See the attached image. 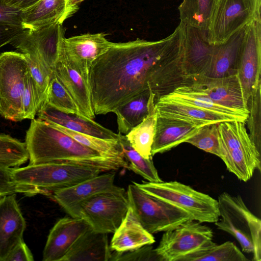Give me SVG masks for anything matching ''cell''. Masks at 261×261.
<instances>
[{"mask_svg": "<svg viewBox=\"0 0 261 261\" xmlns=\"http://www.w3.org/2000/svg\"><path fill=\"white\" fill-rule=\"evenodd\" d=\"M186 25L180 22L165 38L114 43L92 63L88 86L95 115L113 112L149 89L155 102L188 84L182 58Z\"/></svg>", "mask_w": 261, "mask_h": 261, "instance_id": "6da1fadb", "label": "cell"}, {"mask_svg": "<svg viewBox=\"0 0 261 261\" xmlns=\"http://www.w3.org/2000/svg\"><path fill=\"white\" fill-rule=\"evenodd\" d=\"M25 143L29 164L69 162L95 166L103 171L121 168L129 169L127 161L104 157L52 124L37 118L31 120Z\"/></svg>", "mask_w": 261, "mask_h": 261, "instance_id": "7a4b0ae2", "label": "cell"}, {"mask_svg": "<svg viewBox=\"0 0 261 261\" xmlns=\"http://www.w3.org/2000/svg\"><path fill=\"white\" fill-rule=\"evenodd\" d=\"M218 229L232 236L242 251L251 253L253 260H261V221L247 207L242 198L223 192L218 198Z\"/></svg>", "mask_w": 261, "mask_h": 261, "instance_id": "3957f363", "label": "cell"}, {"mask_svg": "<svg viewBox=\"0 0 261 261\" xmlns=\"http://www.w3.org/2000/svg\"><path fill=\"white\" fill-rule=\"evenodd\" d=\"M101 172L103 171L95 166L74 162H55L13 168L12 176L20 185L49 193L76 184Z\"/></svg>", "mask_w": 261, "mask_h": 261, "instance_id": "277c9868", "label": "cell"}, {"mask_svg": "<svg viewBox=\"0 0 261 261\" xmlns=\"http://www.w3.org/2000/svg\"><path fill=\"white\" fill-rule=\"evenodd\" d=\"M147 194L187 213L201 223H215L219 219L218 200L177 181L133 182Z\"/></svg>", "mask_w": 261, "mask_h": 261, "instance_id": "5b68a950", "label": "cell"}, {"mask_svg": "<svg viewBox=\"0 0 261 261\" xmlns=\"http://www.w3.org/2000/svg\"><path fill=\"white\" fill-rule=\"evenodd\" d=\"M129 207L126 192L117 186L82 202L71 217L83 219L93 230L108 234L116 231Z\"/></svg>", "mask_w": 261, "mask_h": 261, "instance_id": "8992f818", "label": "cell"}, {"mask_svg": "<svg viewBox=\"0 0 261 261\" xmlns=\"http://www.w3.org/2000/svg\"><path fill=\"white\" fill-rule=\"evenodd\" d=\"M261 0H217L206 37L212 45L225 42L253 21L261 20Z\"/></svg>", "mask_w": 261, "mask_h": 261, "instance_id": "52a82bcc", "label": "cell"}, {"mask_svg": "<svg viewBox=\"0 0 261 261\" xmlns=\"http://www.w3.org/2000/svg\"><path fill=\"white\" fill-rule=\"evenodd\" d=\"M28 72L22 53L8 51L0 54V115L6 120L24 119L22 97Z\"/></svg>", "mask_w": 261, "mask_h": 261, "instance_id": "ba28073f", "label": "cell"}, {"mask_svg": "<svg viewBox=\"0 0 261 261\" xmlns=\"http://www.w3.org/2000/svg\"><path fill=\"white\" fill-rule=\"evenodd\" d=\"M126 194L135 215L151 234L166 231L192 220L186 212L147 194L134 183L128 185Z\"/></svg>", "mask_w": 261, "mask_h": 261, "instance_id": "9c48e42d", "label": "cell"}, {"mask_svg": "<svg viewBox=\"0 0 261 261\" xmlns=\"http://www.w3.org/2000/svg\"><path fill=\"white\" fill-rule=\"evenodd\" d=\"M194 220L164 231L154 252L161 261H182L186 257L215 243L208 226Z\"/></svg>", "mask_w": 261, "mask_h": 261, "instance_id": "30bf717a", "label": "cell"}, {"mask_svg": "<svg viewBox=\"0 0 261 261\" xmlns=\"http://www.w3.org/2000/svg\"><path fill=\"white\" fill-rule=\"evenodd\" d=\"M65 37L62 24L55 23L40 28L25 29L10 44L20 53L37 54L53 73Z\"/></svg>", "mask_w": 261, "mask_h": 261, "instance_id": "8fae6325", "label": "cell"}, {"mask_svg": "<svg viewBox=\"0 0 261 261\" xmlns=\"http://www.w3.org/2000/svg\"><path fill=\"white\" fill-rule=\"evenodd\" d=\"M261 20L248 24L238 65L237 75L245 102L261 85Z\"/></svg>", "mask_w": 261, "mask_h": 261, "instance_id": "7c38bea8", "label": "cell"}, {"mask_svg": "<svg viewBox=\"0 0 261 261\" xmlns=\"http://www.w3.org/2000/svg\"><path fill=\"white\" fill-rule=\"evenodd\" d=\"M113 44L103 33H87L64 37L62 51L69 63L88 84L89 73L92 63Z\"/></svg>", "mask_w": 261, "mask_h": 261, "instance_id": "4fadbf2b", "label": "cell"}, {"mask_svg": "<svg viewBox=\"0 0 261 261\" xmlns=\"http://www.w3.org/2000/svg\"><path fill=\"white\" fill-rule=\"evenodd\" d=\"M189 86L194 90L205 94L221 105L236 109L249 110L243 98L237 74L217 78L196 75L190 79Z\"/></svg>", "mask_w": 261, "mask_h": 261, "instance_id": "5bb4252c", "label": "cell"}, {"mask_svg": "<svg viewBox=\"0 0 261 261\" xmlns=\"http://www.w3.org/2000/svg\"><path fill=\"white\" fill-rule=\"evenodd\" d=\"M25 228V220L16 200V194L0 198V261H6L23 241Z\"/></svg>", "mask_w": 261, "mask_h": 261, "instance_id": "9a60e30c", "label": "cell"}, {"mask_svg": "<svg viewBox=\"0 0 261 261\" xmlns=\"http://www.w3.org/2000/svg\"><path fill=\"white\" fill-rule=\"evenodd\" d=\"M90 228L83 219L65 217L51 229L43 251V261H62L79 238Z\"/></svg>", "mask_w": 261, "mask_h": 261, "instance_id": "2e32d148", "label": "cell"}, {"mask_svg": "<svg viewBox=\"0 0 261 261\" xmlns=\"http://www.w3.org/2000/svg\"><path fill=\"white\" fill-rule=\"evenodd\" d=\"M115 174V172L111 171L72 186L56 190L53 191V197L71 217L76 208L85 200L116 188L114 185Z\"/></svg>", "mask_w": 261, "mask_h": 261, "instance_id": "e0dca14e", "label": "cell"}, {"mask_svg": "<svg viewBox=\"0 0 261 261\" xmlns=\"http://www.w3.org/2000/svg\"><path fill=\"white\" fill-rule=\"evenodd\" d=\"M214 48L215 46L207 41L206 31L186 25L182 67L189 84L191 77L204 74L210 65Z\"/></svg>", "mask_w": 261, "mask_h": 261, "instance_id": "ac0fdd59", "label": "cell"}, {"mask_svg": "<svg viewBox=\"0 0 261 261\" xmlns=\"http://www.w3.org/2000/svg\"><path fill=\"white\" fill-rule=\"evenodd\" d=\"M53 73L73 98L81 114L85 118L93 119L95 114L88 84L66 59L62 47Z\"/></svg>", "mask_w": 261, "mask_h": 261, "instance_id": "d6986e66", "label": "cell"}, {"mask_svg": "<svg viewBox=\"0 0 261 261\" xmlns=\"http://www.w3.org/2000/svg\"><path fill=\"white\" fill-rule=\"evenodd\" d=\"M37 119L56 124L71 130L103 139H118L119 134H116L93 119L80 115L67 114L61 112L44 103L37 111Z\"/></svg>", "mask_w": 261, "mask_h": 261, "instance_id": "ffe728a7", "label": "cell"}, {"mask_svg": "<svg viewBox=\"0 0 261 261\" xmlns=\"http://www.w3.org/2000/svg\"><path fill=\"white\" fill-rule=\"evenodd\" d=\"M247 25L235 33L224 43L215 46L210 65L203 75L217 78L237 74Z\"/></svg>", "mask_w": 261, "mask_h": 261, "instance_id": "44dd1931", "label": "cell"}, {"mask_svg": "<svg viewBox=\"0 0 261 261\" xmlns=\"http://www.w3.org/2000/svg\"><path fill=\"white\" fill-rule=\"evenodd\" d=\"M196 108L213 113L226 118L229 121H240L246 123L249 110L233 109L221 105L205 94L194 90L188 85L176 88L173 92L161 97Z\"/></svg>", "mask_w": 261, "mask_h": 261, "instance_id": "7402d4cb", "label": "cell"}, {"mask_svg": "<svg viewBox=\"0 0 261 261\" xmlns=\"http://www.w3.org/2000/svg\"><path fill=\"white\" fill-rule=\"evenodd\" d=\"M201 127L157 115L151 155L171 150L195 135Z\"/></svg>", "mask_w": 261, "mask_h": 261, "instance_id": "603a6c76", "label": "cell"}, {"mask_svg": "<svg viewBox=\"0 0 261 261\" xmlns=\"http://www.w3.org/2000/svg\"><path fill=\"white\" fill-rule=\"evenodd\" d=\"M110 249L116 252L135 250L155 242L152 234L142 226L129 206L121 224L113 233Z\"/></svg>", "mask_w": 261, "mask_h": 261, "instance_id": "cb8c5ba5", "label": "cell"}, {"mask_svg": "<svg viewBox=\"0 0 261 261\" xmlns=\"http://www.w3.org/2000/svg\"><path fill=\"white\" fill-rule=\"evenodd\" d=\"M108 234L90 228L75 242L62 261H110Z\"/></svg>", "mask_w": 261, "mask_h": 261, "instance_id": "d4e9b609", "label": "cell"}, {"mask_svg": "<svg viewBox=\"0 0 261 261\" xmlns=\"http://www.w3.org/2000/svg\"><path fill=\"white\" fill-rule=\"evenodd\" d=\"M154 109L157 115L160 117L185 121L199 127L229 121L218 114L162 98L155 102Z\"/></svg>", "mask_w": 261, "mask_h": 261, "instance_id": "484cf974", "label": "cell"}, {"mask_svg": "<svg viewBox=\"0 0 261 261\" xmlns=\"http://www.w3.org/2000/svg\"><path fill=\"white\" fill-rule=\"evenodd\" d=\"M155 103L153 94L147 89L117 107L113 113L117 116L119 133L125 135L140 124Z\"/></svg>", "mask_w": 261, "mask_h": 261, "instance_id": "4316f807", "label": "cell"}, {"mask_svg": "<svg viewBox=\"0 0 261 261\" xmlns=\"http://www.w3.org/2000/svg\"><path fill=\"white\" fill-rule=\"evenodd\" d=\"M67 0H40L22 10L21 18L25 29L40 28L53 24H63L68 18Z\"/></svg>", "mask_w": 261, "mask_h": 261, "instance_id": "83f0119b", "label": "cell"}, {"mask_svg": "<svg viewBox=\"0 0 261 261\" xmlns=\"http://www.w3.org/2000/svg\"><path fill=\"white\" fill-rule=\"evenodd\" d=\"M217 0H183L178 8L180 22L206 31Z\"/></svg>", "mask_w": 261, "mask_h": 261, "instance_id": "f1b7e54d", "label": "cell"}, {"mask_svg": "<svg viewBox=\"0 0 261 261\" xmlns=\"http://www.w3.org/2000/svg\"><path fill=\"white\" fill-rule=\"evenodd\" d=\"M49 124L68 134L82 145L96 151L104 157L127 161L123 152L119 139H103L74 132L56 124Z\"/></svg>", "mask_w": 261, "mask_h": 261, "instance_id": "f546056e", "label": "cell"}, {"mask_svg": "<svg viewBox=\"0 0 261 261\" xmlns=\"http://www.w3.org/2000/svg\"><path fill=\"white\" fill-rule=\"evenodd\" d=\"M156 118L157 114L153 105L151 107L148 116L125 135L134 149L146 159L152 158L151 150Z\"/></svg>", "mask_w": 261, "mask_h": 261, "instance_id": "4dcf8cb0", "label": "cell"}, {"mask_svg": "<svg viewBox=\"0 0 261 261\" xmlns=\"http://www.w3.org/2000/svg\"><path fill=\"white\" fill-rule=\"evenodd\" d=\"M219 140L223 153L234 149L255 144L245 127L240 121H225L218 123ZM256 146V145H255Z\"/></svg>", "mask_w": 261, "mask_h": 261, "instance_id": "1f68e13d", "label": "cell"}, {"mask_svg": "<svg viewBox=\"0 0 261 261\" xmlns=\"http://www.w3.org/2000/svg\"><path fill=\"white\" fill-rule=\"evenodd\" d=\"M119 134V140L124 154L129 163V170L141 176L148 181L159 182L161 179L152 159H146L139 154L131 146L125 135Z\"/></svg>", "mask_w": 261, "mask_h": 261, "instance_id": "d6a6232c", "label": "cell"}, {"mask_svg": "<svg viewBox=\"0 0 261 261\" xmlns=\"http://www.w3.org/2000/svg\"><path fill=\"white\" fill-rule=\"evenodd\" d=\"M240 249L230 241L217 245L215 243L191 254L182 261H248Z\"/></svg>", "mask_w": 261, "mask_h": 261, "instance_id": "836d02e7", "label": "cell"}, {"mask_svg": "<svg viewBox=\"0 0 261 261\" xmlns=\"http://www.w3.org/2000/svg\"><path fill=\"white\" fill-rule=\"evenodd\" d=\"M22 54L26 57L29 72L34 82L39 110L46 99L52 73L37 54L31 51Z\"/></svg>", "mask_w": 261, "mask_h": 261, "instance_id": "e575fe53", "label": "cell"}, {"mask_svg": "<svg viewBox=\"0 0 261 261\" xmlns=\"http://www.w3.org/2000/svg\"><path fill=\"white\" fill-rule=\"evenodd\" d=\"M29 159L25 142L9 135L0 134V167H19Z\"/></svg>", "mask_w": 261, "mask_h": 261, "instance_id": "d590c367", "label": "cell"}, {"mask_svg": "<svg viewBox=\"0 0 261 261\" xmlns=\"http://www.w3.org/2000/svg\"><path fill=\"white\" fill-rule=\"evenodd\" d=\"M45 102L61 112L83 116L73 98L53 73Z\"/></svg>", "mask_w": 261, "mask_h": 261, "instance_id": "8d00e7d4", "label": "cell"}, {"mask_svg": "<svg viewBox=\"0 0 261 261\" xmlns=\"http://www.w3.org/2000/svg\"><path fill=\"white\" fill-rule=\"evenodd\" d=\"M186 142L220 158L221 156L218 123L202 126Z\"/></svg>", "mask_w": 261, "mask_h": 261, "instance_id": "74e56055", "label": "cell"}, {"mask_svg": "<svg viewBox=\"0 0 261 261\" xmlns=\"http://www.w3.org/2000/svg\"><path fill=\"white\" fill-rule=\"evenodd\" d=\"M261 85L250 97L248 103L249 114L246 120L249 130V136L260 152L261 138Z\"/></svg>", "mask_w": 261, "mask_h": 261, "instance_id": "f35d334b", "label": "cell"}, {"mask_svg": "<svg viewBox=\"0 0 261 261\" xmlns=\"http://www.w3.org/2000/svg\"><path fill=\"white\" fill-rule=\"evenodd\" d=\"M13 169L0 167V198L17 193L27 196L48 194L44 190L17 183L12 176Z\"/></svg>", "mask_w": 261, "mask_h": 261, "instance_id": "ab89813d", "label": "cell"}, {"mask_svg": "<svg viewBox=\"0 0 261 261\" xmlns=\"http://www.w3.org/2000/svg\"><path fill=\"white\" fill-rule=\"evenodd\" d=\"M22 105L24 119H34L38 108L35 86L29 72L25 78L22 97Z\"/></svg>", "mask_w": 261, "mask_h": 261, "instance_id": "60d3db41", "label": "cell"}, {"mask_svg": "<svg viewBox=\"0 0 261 261\" xmlns=\"http://www.w3.org/2000/svg\"><path fill=\"white\" fill-rule=\"evenodd\" d=\"M152 260H159V259L152 247L150 245H146L133 250L112 252L110 261Z\"/></svg>", "mask_w": 261, "mask_h": 261, "instance_id": "b9f144b4", "label": "cell"}, {"mask_svg": "<svg viewBox=\"0 0 261 261\" xmlns=\"http://www.w3.org/2000/svg\"><path fill=\"white\" fill-rule=\"evenodd\" d=\"M21 12L20 9L8 5L5 0H0V24L24 28Z\"/></svg>", "mask_w": 261, "mask_h": 261, "instance_id": "7bdbcfd3", "label": "cell"}, {"mask_svg": "<svg viewBox=\"0 0 261 261\" xmlns=\"http://www.w3.org/2000/svg\"><path fill=\"white\" fill-rule=\"evenodd\" d=\"M24 29L22 27L0 24V48L10 43Z\"/></svg>", "mask_w": 261, "mask_h": 261, "instance_id": "ee69618b", "label": "cell"}, {"mask_svg": "<svg viewBox=\"0 0 261 261\" xmlns=\"http://www.w3.org/2000/svg\"><path fill=\"white\" fill-rule=\"evenodd\" d=\"M34 257L24 241L20 242L10 254L6 261H33Z\"/></svg>", "mask_w": 261, "mask_h": 261, "instance_id": "f6af8a7d", "label": "cell"}, {"mask_svg": "<svg viewBox=\"0 0 261 261\" xmlns=\"http://www.w3.org/2000/svg\"><path fill=\"white\" fill-rule=\"evenodd\" d=\"M40 0H5V2L9 6L23 10L35 5Z\"/></svg>", "mask_w": 261, "mask_h": 261, "instance_id": "bcb514c9", "label": "cell"}, {"mask_svg": "<svg viewBox=\"0 0 261 261\" xmlns=\"http://www.w3.org/2000/svg\"><path fill=\"white\" fill-rule=\"evenodd\" d=\"M84 0H67V15L68 18L72 16L79 9V4Z\"/></svg>", "mask_w": 261, "mask_h": 261, "instance_id": "7dc6e473", "label": "cell"}]
</instances>
